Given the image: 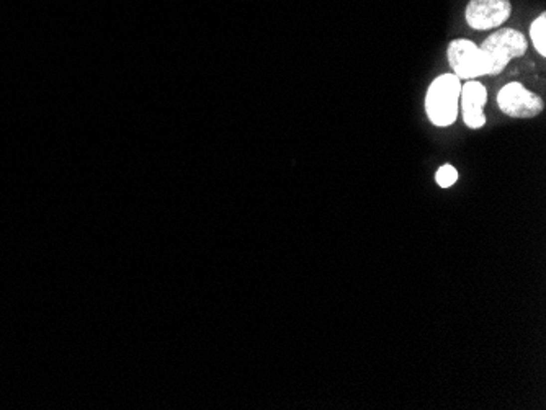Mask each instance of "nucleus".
Instances as JSON below:
<instances>
[{"label": "nucleus", "instance_id": "f03ea898", "mask_svg": "<svg viewBox=\"0 0 546 410\" xmlns=\"http://www.w3.org/2000/svg\"><path fill=\"white\" fill-rule=\"evenodd\" d=\"M486 64V75H499L510 61L527 54L528 41L515 28H499L479 46Z\"/></svg>", "mask_w": 546, "mask_h": 410}, {"label": "nucleus", "instance_id": "20e7f679", "mask_svg": "<svg viewBox=\"0 0 546 410\" xmlns=\"http://www.w3.org/2000/svg\"><path fill=\"white\" fill-rule=\"evenodd\" d=\"M447 59L453 74L460 80H476L486 75V64L479 46L473 41L460 38L450 41Z\"/></svg>", "mask_w": 546, "mask_h": 410}, {"label": "nucleus", "instance_id": "0eeeda50", "mask_svg": "<svg viewBox=\"0 0 546 410\" xmlns=\"http://www.w3.org/2000/svg\"><path fill=\"white\" fill-rule=\"evenodd\" d=\"M530 39L540 56H546V13H540L530 25Z\"/></svg>", "mask_w": 546, "mask_h": 410}, {"label": "nucleus", "instance_id": "7ed1b4c3", "mask_svg": "<svg viewBox=\"0 0 546 410\" xmlns=\"http://www.w3.org/2000/svg\"><path fill=\"white\" fill-rule=\"evenodd\" d=\"M497 107L504 115L517 120L537 118L543 113L545 103L538 93L528 90L520 82H510L497 93Z\"/></svg>", "mask_w": 546, "mask_h": 410}, {"label": "nucleus", "instance_id": "6e6552de", "mask_svg": "<svg viewBox=\"0 0 546 410\" xmlns=\"http://www.w3.org/2000/svg\"><path fill=\"white\" fill-rule=\"evenodd\" d=\"M458 178H460L458 170L453 165H450V163H445V165H442L435 172V181L440 188H450V186L456 183Z\"/></svg>", "mask_w": 546, "mask_h": 410}, {"label": "nucleus", "instance_id": "423d86ee", "mask_svg": "<svg viewBox=\"0 0 546 410\" xmlns=\"http://www.w3.org/2000/svg\"><path fill=\"white\" fill-rule=\"evenodd\" d=\"M487 103V89L478 80H466L461 85L460 111L463 123L469 130H481L486 125L484 107Z\"/></svg>", "mask_w": 546, "mask_h": 410}, {"label": "nucleus", "instance_id": "39448f33", "mask_svg": "<svg viewBox=\"0 0 546 410\" xmlns=\"http://www.w3.org/2000/svg\"><path fill=\"white\" fill-rule=\"evenodd\" d=\"M512 15L510 0H469L465 18L469 28L478 31L492 30L506 23Z\"/></svg>", "mask_w": 546, "mask_h": 410}, {"label": "nucleus", "instance_id": "f257e3e1", "mask_svg": "<svg viewBox=\"0 0 546 410\" xmlns=\"http://www.w3.org/2000/svg\"><path fill=\"white\" fill-rule=\"evenodd\" d=\"M461 80L455 74L438 75L428 85L425 93V113L432 125L438 128L451 126L460 111Z\"/></svg>", "mask_w": 546, "mask_h": 410}]
</instances>
